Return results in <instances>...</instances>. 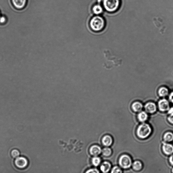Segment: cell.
<instances>
[{
	"mask_svg": "<svg viewBox=\"0 0 173 173\" xmlns=\"http://www.w3.org/2000/svg\"><path fill=\"white\" fill-rule=\"evenodd\" d=\"M89 25L92 31L95 32H99L102 31L105 28V21L102 17L95 16L91 19Z\"/></svg>",
	"mask_w": 173,
	"mask_h": 173,
	"instance_id": "6da1fadb",
	"label": "cell"
},
{
	"mask_svg": "<svg viewBox=\"0 0 173 173\" xmlns=\"http://www.w3.org/2000/svg\"><path fill=\"white\" fill-rule=\"evenodd\" d=\"M104 8L110 13L114 12L120 7V0H103Z\"/></svg>",
	"mask_w": 173,
	"mask_h": 173,
	"instance_id": "7a4b0ae2",
	"label": "cell"
},
{
	"mask_svg": "<svg viewBox=\"0 0 173 173\" xmlns=\"http://www.w3.org/2000/svg\"><path fill=\"white\" fill-rule=\"evenodd\" d=\"M152 130L149 125L143 124L138 127L137 130V135L140 138L144 139L150 135Z\"/></svg>",
	"mask_w": 173,
	"mask_h": 173,
	"instance_id": "3957f363",
	"label": "cell"
},
{
	"mask_svg": "<svg viewBox=\"0 0 173 173\" xmlns=\"http://www.w3.org/2000/svg\"><path fill=\"white\" fill-rule=\"evenodd\" d=\"M119 163L122 168L128 169L130 168L132 165V159L128 155L123 154L119 158Z\"/></svg>",
	"mask_w": 173,
	"mask_h": 173,
	"instance_id": "277c9868",
	"label": "cell"
},
{
	"mask_svg": "<svg viewBox=\"0 0 173 173\" xmlns=\"http://www.w3.org/2000/svg\"><path fill=\"white\" fill-rule=\"evenodd\" d=\"M28 161L24 157H19L15 160L14 164L16 168L19 169L25 168L28 165Z\"/></svg>",
	"mask_w": 173,
	"mask_h": 173,
	"instance_id": "5b68a950",
	"label": "cell"
},
{
	"mask_svg": "<svg viewBox=\"0 0 173 173\" xmlns=\"http://www.w3.org/2000/svg\"><path fill=\"white\" fill-rule=\"evenodd\" d=\"M13 7L18 10H22L26 7L27 0H11Z\"/></svg>",
	"mask_w": 173,
	"mask_h": 173,
	"instance_id": "8992f818",
	"label": "cell"
},
{
	"mask_svg": "<svg viewBox=\"0 0 173 173\" xmlns=\"http://www.w3.org/2000/svg\"><path fill=\"white\" fill-rule=\"evenodd\" d=\"M163 153L167 155L173 154V145L168 143H164L162 145Z\"/></svg>",
	"mask_w": 173,
	"mask_h": 173,
	"instance_id": "52a82bcc",
	"label": "cell"
},
{
	"mask_svg": "<svg viewBox=\"0 0 173 173\" xmlns=\"http://www.w3.org/2000/svg\"><path fill=\"white\" fill-rule=\"evenodd\" d=\"M89 152L92 156L95 157L100 155L102 152V150L100 146L95 145L91 146L89 150Z\"/></svg>",
	"mask_w": 173,
	"mask_h": 173,
	"instance_id": "ba28073f",
	"label": "cell"
},
{
	"mask_svg": "<svg viewBox=\"0 0 173 173\" xmlns=\"http://www.w3.org/2000/svg\"><path fill=\"white\" fill-rule=\"evenodd\" d=\"M159 107L161 111L165 112L168 111L169 108L168 101L165 99L160 100L159 102Z\"/></svg>",
	"mask_w": 173,
	"mask_h": 173,
	"instance_id": "9c48e42d",
	"label": "cell"
},
{
	"mask_svg": "<svg viewBox=\"0 0 173 173\" xmlns=\"http://www.w3.org/2000/svg\"><path fill=\"white\" fill-rule=\"evenodd\" d=\"M145 108L146 111L150 113H153L156 112L157 110L156 105L152 102H149L146 104Z\"/></svg>",
	"mask_w": 173,
	"mask_h": 173,
	"instance_id": "30bf717a",
	"label": "cell"
},
{
	"mask_svg": "<svg viewBox=\"0 0 173 173\" xmlns=\"http://www.w3.org/2000/svg\"><path fill=\"white\" fill-rule=\"evenodd\" d=\"M102 142L103 145L106 147H109L112 144L113 139L112 137L109 135L104 136L102 139Z\"/></svg>",
	"mask_w": 173,
	"mask_h": 173,
	"instance_id": "8fae6325",
	"label": "cell"
},
{
	"mask_svg": "<svg viewBox=\"0 0 173 173\" xmlns=\"http://www.w3.org/2000/svg\"><path fill=\"white\" fill-rule=\"evenodd\" d=\"M111 168V164L107 161L104 162L100 167L101 171L103 173H108Z\"/></svg>",
	"mask_w": 173,
	"mask_h": 173,
	"instance_id": "7c38bea8",
	"label": "cell"
},
{
	"mask_svg": "<svg viewBox=\"0 0 173 173\" xmlns=\"http://www.w3.org/2000/svg\"><path fill=\"white\" fill-rule=\"evenodd\" d=\"M92 12L95 15H98L103 13V8L101 5H96L93 6L92 8Z\"/></svg>",
	"mask_w": 173,
	"mask_h": 173,
	"instance_id": "4fadbf2b",
	"label": "cell"
},
{
	"mask_svg": "<svg viewBox=\"0 0 173 173\" xmlns=\"http://www.w3.org/2000/svg\"><path fill=\"white\" fill-rule=\"evenodd\" d=\"M142 104L139 102L134 103L132 105V108L134 111L136 112H139L141 111L142 109Z\"/></svg>",
	"mask_w": 173,
	"mask_h": 173,
	"instance_id": "5bb4252c",
	"label": "cell"
},
{
	"mask_svg": "<svg viewBox=\"0 0 173 173\" xmlns=\"http://www.w3.org/2000/svg\"><path fill=\"white\" fill-rule=\"evenodd\" d=\"M163 139L167 142H171L173 141V133L171 132H167L164 135Z\"/></svg>",
	"mask_w": 173,
	"mask_h": 173,
	"instance_id": "9a60e30c",
	"label": "cell"
},
{
	"mask_svg": "<svg viewBox=\"0 0 173 173\" xmlns=\"http://www.w3.org/2000/svg\"><path fill=\"white\" fill-rule=\"evenodd\" d=\"M133 169L136 171H139L141 170L142 168V163L138 161L134 162L132 165Z\"/></svg>",
	"mask_w": 173,
	"mask_h": 173,
	"instance_id": "2e32d148",
	"label": "cell"
},
{
	"mask_svg": "<svg viewBox=\"0 0 173 173\" xmlns=\"http://www.w3.org/2000/svg\"><path fill=\"white\" fill-rule=\"evenodd\" d=\"M168 90L165 87H161L159 89L158 91L160 97H165L168 94Z\"/></svg>",
	"mask_w": 173,
	"mask_h": 173,
	"instance_id": "e0dca14e",
	"label": "cell"
},
{
	"mask_svg": "<svg viewBox=\"0 0 173 173\" xmlns=\"http://www.w3.org/2000/svg\"><path fill=\"white\" fill-rule=\"evenodd\" d=\"M148 116L147 113L144 112L140 113L138 115V118L140 121L144 122L147 120Z\"/></svg>",
	"mask_w": 173,
	"mask_h": 173,
	"instance_id": "ac0fdd59",
	"label": "cell"
},
{
	"mask_svg": "<svg viewBox=\"0 0 173 173\" xmlns=\"http://www.w3.org/2000/svg\"><path fill=\"white\" fill-rule=\"evenodd\" d=\"M102 153L103 156L108 157L111 156L112 153V151L111 148L107 147L103 149Z\"/></svg>",
	"mask_w": 173,
	"mask_h": 173,
	"instance_id": "d6986e66",
	"label": "cell"
},
{
	"mask_svg": "<svg viewBox=\"0 0 173 173\" xmlns=\"http://www.w3.org/2000/svg\"><path fill=\"white\" fill-rule=\"evenodd\" d=\"M92 162L94 166L97 167L100 165L101 159L100 158L97 156L94 157L92 158Z\"/></svg>",
	"mask_w": 173,
	"mask_h": 173,
	"instance_id": "ffe728a7",
	"label": "cell"
},
{
	"mask_svg": "<svg viewBox=\"0 0 173 173\" xmlns=\"http://www.w3.org/2000/svg\"><path fill=\"white\" fill-rule=\"evenodd\" d=\"M11 154L12 157L13 158H17L19 157L20 155V152L19 150L14 149L11 152Z\"/></svg>",
	"mask_w": 173,
	"mask_h": 173,
	"instance_id": "44dd1931",
	"label": "cell"
},
{
	"mask_svg": "<svg viewBox=\"0 0 173 173\" xmlns=\"http://www.w3.org/2000/svg\"><path fill=\"white\" fill-rule=\"evenodd\" d=\"M121 169L117 166H115L112 168L111 173H122Z\"/></svg>",
	"mask_w": 173,
	"mask_h": 173,
	"instance_id": "7402d4cb",
	"label": "cell"
},
{
	"mask_svg": "<svg viewBox=\"0 0 173 173\" xmlns=\"http://www.w3.org/2000/svg\"><path fill=\"white\" fill-rule=\"evenodd\" d=\"M7 22V19L6 17L2 15L0 17V24L1 25H4Z\"/></svg>",
	"mask_w": 173,
	"mask_h": 173,
	"instance_id": "603a6c76",
	"label": "cell"
},
{
	"mask_svg": "<svg viewBox=\"0 0 173 173\" xmlns=\"http://www.w3.org/2000/svg\"><path fill=\"white\" fill-rule=\"evenodd\" d=\"M85 173H100V172L96 168H91L87 170Z\"/></svg>",
	"mask_w": 173,
	"mask_h": 173,
	"instance_id": "cb8c5ba5",
	"label": "cell"
},
{
	"mask_svg": "<svg viewBox=\"0 0 173 173\" xmlns=\"http://www.w3.org/2000/svg\"><path fill=\"white\" fill-rule=\"evenodd\" d=\"M168 119L169 123L173 124V114H171L169 116Z\"/></svg>",
	"mask_w": 173,
	"mask_h": 173,
	"instance_id": "d4e9b609",
	"label": "cell"
},
{
	"mask_svg": "<svg viewBox=\"0 0 173 173\" xmlns=\"http://www.w3.org/2000/svg\"><path fill=\"white\" fill-rule=\"evenodd\" d=\"M169 162L171 165L173 166V154L171 155L169 158Z\"/></svg>",
	"mask_w": 173,
	"mask_h": 173,
	"instance_id": "484cf974",
	"label": "cell"
},
{
	"mask_svg": "<svg viewBox=\"0 0 173 173\" xmlns=\"http://www.w3.org/2000/svg\"><path fill=\"white\" fill-rule=\"evenodd\" d=\"M169 100L171 102L173 103V92L170 94L169 97Z\"/></svg>",
	"mask_w": 173,
	"mask_h": 173,
	"instance_id": "4316f807",
	"label": "cell"
},
{
	"mask_svg": "<svg viewBox=\"0 0 173 173\" xmlns=\"http://www.w3.org/2000/svg\"><path fill=\"white\" fill-rule=\"evenodd\" d=\"M169 113L171 114H173V108H171V109L169 110Z\"/></svg>",
	"mask_w": 173,
	"mask_h": 173,
	"instance_id": "83f0119b",
	"label": "cell"
},
{
	"mask_svg": "<svg viewBox=\"0 0 173 173\" xmlns=\"http://www.w3.org/2000/svg\"><path fill=\"white\" fill-rule=\"evenodd\" d=\"M1 15H2V14H1V11H0V17H1Z\"/></svg>",
	"mask_w": 173,
	"mask_h": 173,
	"instance_id": "f1b7e54d",
	"label": "cell"
},
{
	"mask_svg": "<svg viewBox=\"0 0 173 173\" xmlns=\"http://www.w3.org/2000/svg\"><path fill=\"white\" fill-rule=\"evenodd\" d=\"M172 173H173V168L172 170Z\"/></svg>",
	"mask_w": 173,
	"mask_h": 173,
	"instance_id": "f546056e",
	"label": "cell"
}]
</instances>
